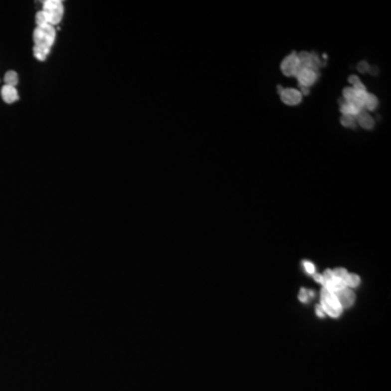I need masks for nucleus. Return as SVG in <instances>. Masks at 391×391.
I'll return each instance as SVG.
<instances>
[{
    "mask_svg": "<svg viewBox=\"0 0 391 391\" xmlns=\"http://www.w3.org/2000/svg\"><path fill=\"white\" fill-rule=\"evenodd\" d=\"M33 39L36 47L51 50V47L54 44V39H56V29H54L53 26L49 25V24L41 27L37 26L33 33Z\"/></svg>",
    "mask_w": 391,
    "mask_h": 391,
    "instance_id": "obj_1",
    "label": "nucleus"
},
{
    "mask_svg": "<svg viewBox=\"0 0 391 391\" xmlns=\"http://www.w3.org/2000/svg\"><path fill=\"white\" fill-rule=\"evenodd\" d=\"M42 11L46 12L48 17V24L54 27V25L60 23L63 16V4L60 0H47L44 2Z\"/></svg>",
    "mask_w": 391,
    "mask_h": 391,
    "instance_id": "obj_2",
    "label": "nucleus"
},
{
    "mask_svg": "<svg viewBox=\"0 0 391 391\" xmlns=\"http://www.w3.org/2000/svg\"><path fill=\"white\" fill-rule=\"evenodd\" d=\"M321 307L325 314L327 313L333 317H338L341 314L342 309L332 291L327 290L326 288H323L321 291Z\"/></svg>",
    "mask_w": 391,
    "mask_h": 391,
    "instance_id": "obj_3",
    "label": "nucleus"
},
{
    "mask_svg": "<svg viewBox=\"0 0 391 391\" xmlns=\"http://www.w3.org/2000/svg\"><path fill=\"white\" fill-rule=\"evenodd\" d=\"M280 69L286 76H296L298 71L300 70L298 54L292 52L288 57H286L282 62V65H280Z\"/></svg>",
    "mask_w": 391,
    "mask_h": 391,
    "instance_id": "obj_4",
    "label": "nucleus"
},
{
    "mask_svg": "<svg viewBox=\"0 0 391 391\" xmlns=\"http://www.w3.org/2000/svg\"><path fill=\"white\" fill-rule=\"evenodd\" d=\"M296 76L299 81V86L309 88L316 82L317 72L311 69H300L298 71Z\"/></svg>",
    "mask_w": 391,
    "mask_h": 391,
    "instance_id": "obj_5",
    "label": "nucleus"
},
{
    "mask_svg": "<svg viewBox=\"0 0 391 391\" xmlns=\"http://www.w3.org/2000/svg\"><path fill=\"white\" fill-rule=\"evenodd\" d=\"M334 295L339 302L341 309L350 308L354 301H356V295H354V292L350 288H348V287L339 291L334 292Z\"/></svg>",
    "mask_w": 391,
    "mask_h": 391,
    "instance_id": "obj_6",
    "label": "nucleus"
},
{
    "mask_svg": "<svg viewBox=\"0 0 391 391\" xmlns=\"http://www.w3.org/2000/svg\"><path fill=\"white\" fill-rule=\"evenodd\" d=\"M335 277L341 279L345 285L349 288V287H358L360 284V277L356 274H349L344 268H336L333 271Z\"/></svg>",
    "mask_w": 391,
    "mask_h": 391,
    "instance_id": "obj_7",
    "label": "nucleus"
},
{
    "mask_svg": "<svg viewBox=\"0 0 391 391\" xmlns=\"http://www.w3.org/2000/svg\"><path fill=\"white\" fill-rule=\"evenodd\" d=\"M280 97H282V101L288 106H296L300 103L302 99L300 91L293 88H284L280 93Z\"/></svg>",
    "mask_w": 391,
    "mask_h": 391,
    "instance_id": "obj_8",
    "label": "nucleus"
},
{
    "mask_svg": "<svg viewBox=\"0 0 391 391\" xmlns=\"http://www.w3.org/2000/svg\"><path fill=\"white\" fill-rule=\"evenodd\" d=\"M1 97L5 103H13L19 99V94H17L15 87L4 85L1 88Z\"/></svg>",
    "mask_w": 391,
    "mask_h": 391,
    "instance_id": "obj_9",
    "label": "nucleus"
},
{
    "mask_svg": "<svg viewBox=\"0 0 391 391\" xmlns=\"http://www.w3.org/2000/svg\"><path fill=\"white\" fill-rule=\"evenodd\" d=\"M356 120L365 130H372V128L374 127V120H373V118L368 112L363 111V110L357 115Z\"/></svg>",
    "mask_w": 391,
    "mask_h": 391,
    "instance_id": "obj_10",
    "label": "nucleus"
},
{
    "mask_svg": "<svg viewBox=\"0 0 391 391\" xmlns=\"http://www.w3.org/2000/svg\"><path fill=\"white\" fill-rule=\"evenodd\" d=\"M340 111L344 115H351V117L356 118L357 115L362 111V109L354 106L353 103L348 101H340Z\"/></svg>",
    "mask_w": 391,
    "mask_h": 391,
    "instance_id": "obj_11",
    "label": "nucleus"
},
{
    "mask_svg": "<svg viewBox=\"0 0 391 391\" xmlns=\"http://www.w3.org/2000/svg\"><path fill=\"white\" fill-rule=\"evenodd\" d=\"M4 83L8 86L15 87L17 83H19V76H17L16 72L14 71H8L4 75Z\"/></svg>",
    "mask_w": 391,
    "mask_h": 391,
    "instance_id": "obj_12",
    "label": "nucleus"
},
{
    "mask_svg": "<svg viewBox=\"0 0 391 391\" xmlns=\"http://www.w3.org/2000/svg\"><path fill=\"white\" fill-rule=\"evenodd\" d=\"M377 105H378V100L374 95H371V94L366 95L363 108L368 109V110H375Z\"/></svg>",
    "mask_w": 391,
    "mask_h": 391,
    "instance_id": "obj_13",
    "label": "nucleus"
},
{
    "mask_svg": "<svg viewBox=\"0 0 391 391\" xmlns=\"http://www.w3.org/2000/svg\"><path fill=\"white\" fill-rule=\"evenodd\" d=\"M33 52H34V57H35L36 59L39 60V61H45L46 58H47V56H48V53L50 52V50H47V49H44V48H40V47H36V46H34V48H33Z\"/></svg>",
    "mask_w": 391,
    "mask_h": 391,
    "instance_id": "obj_14",
    "label": "nucleus"
},
{
    "mask_svg": "<svg viewBox=\"0 0 391 391\" xmlns=\"http://www.w3.org/2000/svg\"><path fill=\"white\" fill-rule=\"evenodd\" d=\"M35 20H36V24H37V26H38V27L45 26V25H47V24H48V17H47V14H46V12H45V11H42V10L39 11V12H37V13H36Z\"/></svg>",
    "mask_w": 391,
    "mask_h": 391,
    "instance_id": "obj_15",
    "label": "nucleus"
},
{
    "mask_svg": "<svg viewBox=\"0 0 391 391\" xmlns=\"http://www.w3.org/2000/svg\"><path fill=\"white\" fill-rule=\"evenodd\" d=\"M340 122L345 127H354L357 124L356 118L351 117V115H342L341 119H340Z\"/></svg>",
    "mask_w": 391,
    "mask_h": 391,
    "instance_id": "obj_16",
    "label": "nucleus"
},
{
    "mask_svg": "<svg viewBox=\"0 0 391 391\" xmlns=\"http://www.w3.org/2000/svg\"><path fill=\"white\" fill-rule=\"evenodd\" d=\"M356 96H357V93H356V90L353 89V87H347L344 89V97H345L346 101H348V102L353 101L354 99H356Z\"/></svg>",
    "mask_w": 391,
    "mask_h": 391,
    "instance_id": "obj_17",
    "label": "nucleus"
},
{
    "mask_svg": "<svg viewBox=\"0 0 391 391\" xmlns=\"http://www.w3.org/2000/svg\"><path fill=\"white\" fill-rule=\"evenodd\" d=\"M313 296H314V291H308L305 289H301L300 293H299V299H300L302 302H307L309 299Z\"/></svg>",
    "mask_w": 391,
    "mask_h": 391,
    "instance_id": "obj_18",
    "label": "nucleus"
},
{
    "mask_svg": "<svg viewBox=\"0 0 391 391\" xmlns=\"http://www.w3.org/2000/svg\"><path fill=\"white\" fill-rule=\"evenodd\" d=\"M358 71L361 72V73H366L370 71V65L368 64V62H365V61H362V62H360L358 64Z\"/></svg>",
    "mask_w": 391,
    "mask_h": 391,
    "instance_id": "obj_19",
    "label": "nucleus"
},
{
    "mask_svg": "<svg viewBox=\"0 0 391 391\" xmlns=\"http://www.w3.org/2000/svg\"><path fill=\"white\" fill-rule=\"evenodd\" d=\"M303 265H304L305 271H307L309 274H314L315 273V267H314V265L312 263H311V262L304 261Z\"/></svg>",
    "mask_w": 391,
    "mask_h": 391,
    "instance_id": "obj_20",
    "label": "nucleus"
},
{
    "mask_svg": "<svg viewBox=\"0 0 391 391\" xmlns=\"http://www.w3.org/2000/svg\"><path fill=\"white\" fill-rule=\"evenodd\" d=\"M353 89L356 90V91H366V88H365V86L364 85L360 82V83H358V84H356L353 86Z\"/></svg>",
    "mask_w": 391,
    "mask_h": 391,
    "instance_id": "obj_21",
    "label": "nucleus"
},
{
    "mask_svg": "<svg viewBox=\"0 0 391 391\" xmlns=\"http://www.w3.org/2000/svg\"><path fill=\"white\" fill-rule=\"evenodd\" d=\"M361 81H360V78L357 76V75H351L350 77H349V83L352 85V87L354 86V85L356 84H358V83H360Z\"/></svg>",
    "mask_w": 391,
    "mask_h": 391,
    "instance_id": "obj_22",
    "label": "nucleus"
},
{
    "mask_svg": "<svg viewBox=\"0 0 391 391\" xmlns=\"http://www.w3.org/2000/svg\"><path fill=\"white\" fill-rule=\"evenodd\" d=\"M315 310H316V314L319 315L320 317H324V316H325V312H324V310L322 309L321 305H316Z\"/></svg>",
    "mask_w": 391,
    "mask_h": 391,
    "instance_id": "obj_23",
    "label": "nucleus"
},
{
    "mask_svg": "<svg viewBox=\"0 0 391 391\" xmlns=\"http://www.w3.org/2000/svg\"><path fill=\"white\" fill-rule=\"evenodd\" d=\"M313 277H314V279L316 280V282L322 283V275L317 274V273H314V274H313Z\"/></svg>",
    "mask_w": 391,
    "mask_h": 391,
    "instance_id": "obj_24",
    "label": "nucleus"
}]
</instances>
